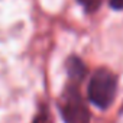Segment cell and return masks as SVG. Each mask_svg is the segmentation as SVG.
Returning <instances> with one entry per match:
<instances>
[{
	"label": "cell",
	"mask_w": 123,
	"mask_h": 123,
	"mask_svg": "<svg viewBox=\"0 0 123 123\" xmlns=\"http://www.w3.org/2000/svg\"><path fill=\"white\" fill-rule=\"evenodd\" d=\"M117 93V78L116 75L107 68H98L90 78L87 96L88 100L98 109L107 110Z\"/></svg>",
	"instance_id": "6da1fadb"
},
{
	"label": "cell",
	"mask_w": 123,
	"mask_h": 123,
	"mask_svg": "<svg viewBox=\"0 0 123 123\" xmlns=\"http://www.w3.org/2000/svg\"><path fill=\"white\" fill-rule=\"evenodd\" d=\"M59 110L65 123H90V111L75 84L65 88L61 97Z\"/></svg>",
	"instance_id": "7a4b0ae2"
},
{
	"label": "cell",
	"mask_w": 123,
	"mask_h": 123,
	"mask_svg": "<svg viewBox=\"0 0 123 123\" xmlns=\"http://www.w3.org/2000/svg\"><path fill=\"white\" fill-rule=\"evenodd\" d=\"M67 74H68L70 80L74 84H78L80 81L84 80V77L87 74V68L78 56H70L68 58V61H67Z\"/></svg>",
	"instance_id": "3957f363"
},
{
	"label": "cell",
	"mask_w": 123,
	"mask_h": 123,
	"mask_svg": "<svg viewBox=\"0 0 123 123\" xmlns=\"http://www.w3.org/2000/svg\"><path fill=\"white\" fill-rule=\"evenodd\" d=\"M101 2H103V0H78V3H80V5L84 7V10L88 12V13L96 12V10L100 7Z\"/></svg>",
	"instance_id": "277c9868"
},
{
	"label": "cell",
	"mask_w": 123,
	"mask_h": 123,
	"mask_svg": "<svg viewBox=\"0 0 123 123\" xmlns=\"http://www.w3.org/2000/svg\"><path fill=\"white\" fill-rule=\"evenodd\" d=\"M32 123H54V122H52L51 114L48 113V110H46V109H43V110H41V111L38 113V116L33 119V122H32Z\"/></svg>",
	"instance_id": "5b68a950"
},
{
	"label": "cell",
	"mask_w": 123,
	"mask_h": 123,
	"mask_svg": "<svg viewBox=\"0 0 123 123\" xmlns=\"http://www.w3.org/2000/svg\"><path fill=\"white\" fill-rule=\"evenodd\" d=\"M109 6L113 10H123V0H109Z\"/></svg>",
	"instance_id": "8992f818"
}]
</instances>
